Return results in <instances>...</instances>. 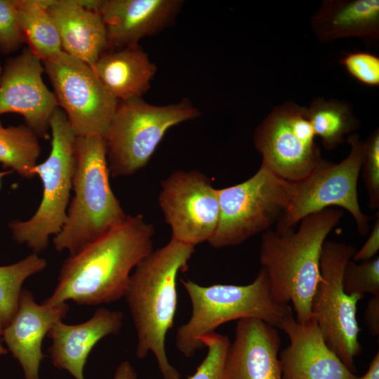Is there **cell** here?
Here are the masks:
<instances>
[{
	"label": "cell",
	"instance_id": "d4e9b609",
	"mask_svg": "<svg viewBox=\"0 0 379 379\" xmlns=\"http://www.w3.org/2000/svg\"><path fill=\"white\" fill-rule=\"evenodd\" d=\"M41 150L39 137L27 126L5 127L0 119V163L4 168L23 178H32Z\"/></svg>",
	"mask_w": 379,
	"mask_h": 379
},
{
	"label": "cell",
	"instance_id": "4dcf8cb0",
	"mask_svg": "<svg viewBox=\"0 0 379 379\" xmlns=\"http://www.w3.org/2000/svg\"><path fill=\"white\" fill-rule=\"evenodd\" d=\"M340 64L359 82L371 87L379 86V58L371 53L357 51L345 53Z\"/></svg>",
	"mask_w": 379,
	"mask_h": 379
},
{
	"label": "cell",
	"instance_id": "d6986e66",
	"mask_svg": "<svg viewBox=\"0 0 379 379\" xmlns=\"http://www.w3.org/2000/svg\"><path fill=\"white\" fill-rule=\"evenodd\" d=\"M123 319L121 312L100 307L81 324L56 322L47 334L52 340L48 352L53 366L75 379H84V368L91 350L103 338L119 333Z\"/></svg>",
	"mask_w": 379,
	"mask_h": 379
},
{
	"label": "cell",
	"instance_id": "3957f363",
	"mask_svg": "<svg viewBox=\"0 0 379 379\" xmlns=\"http://www.w3.org/2000/svg\"><path fill=\"white\" fill-rule=\"evenodd\" d=\"M343 214L340 209L327 208L303 218L298 230L281 233L268 230L262 234L259 258L272 296L279 305L291 302L299 323L312 318L311 302L321 279L322 246Z\"/></svg>",
	"mask_w": 379,
	"mask_h": 379
},
{
	"label": "cell",
	"instance_id": "74e56055",
	"mask_svg": "<svg viewBox=\"0 0 379 379\" xmlns=\"http://www.w3.org/2000/svg\"><path fill=\"white\" fill-rule=\"evenodd\" d=\"M2 72H3V68L0 66V80H1V74H2Z\"/></svg>",
	"mask_w": 379,
	"mask_h": 379
},
{
	"label": "cell",
	"instance_id": "6da1fadb",
	"mask_svg": "<svg viewBox=\"0 0 379 379\" xmlns=\"http://www.w3.org/2000/svg\"><path fill=\"white\" fill-rule=\"evenodd\" d=\"M153 225L140 214L126 215L118 225L69 255L52 295L43 303L72 300L99 305L124 296L131 270L153 251Z\"/></svg>",
	"mask_w": 379,
	"mask_h": 379
},
{
	"label": "cell",
	"instance_id": "ac0fdd59",
	"mask_svg": "<svg viewBox=\"0 0 379 379\" xmlns=\"http://www.w3.org/2000/svg\"><path fill=\"white\" fill-rule=\"evenodd\" d=\"M275 327L255 318L237 321L225 366V379H282Z\"/></svg>",
	"mask_w": 379,
	"mask_h": 379
},
{
	"label": "cell",
	"instance_id": "5bb4252c",
	"mask_svg": "<svg viewBox=\"0 0 379 379\" xmlns=\"http://www.w3.org/2000/svg\"><path fill=\"white\" fill-rule=\"evenodd\" d=\"M41 60L25 47L7 60L0 80V116L16 113L39 138H49L50 119L58 107L53 92L44 82Z\"/></svg>",
	"mask_w": 379,
	"mask_h": 379
},
{
	"label": "cell",
	"instance_id": "603a6c76",
	"mask_svg": "<svg viewBox=\"0 0 379 379\" xmlns=\"http://www.w3.org/2000/svg\"><path fill=\"white\" fill-rule=\"evenodd\" d=\"M52 1L17 0L25 43L41 61L62 51L59 34L47 10Z\"/></svg>",
	"mask_w": 379,
	"mask_h": 379
},
{
	"label": "cell",
	"instance_id": "484cf974",
	"mask_svg": "<svg viewBox=\"0 0 379 379\" xmlns=\"http://www.w3.org/2000/svg\"><path fill=\"white\" fill-rule=\"evenodd\" d=\"M46 266V260L34 253L15 263L0 266V324L3 328L17 311L24 281Z\"/></svg>",
	"mask_w": 379,
	"mask_h": 379
},
{
	"label": "cell",
	"instance_id": "30bf717a",
	"mask_svg": "<svg viewBox=\"0 0 379 379\" xmlns=\"http://www.w3.org/2000/svg\"><path fill=\"white\" fill-rule=\"evenodd\" d=\"M347 141L350 151L345 159L338 164L322 159L307 176L296 182L295 194L275 224V232L294 229L305 216L335 206L352 215L360 235L369 233L370 218L361 211L357 193L364 142L357 133L350 135Z\"/></svg>",
	"mask_w": 379,
	"mask_h": 379
},
{
	"label": "cell",
	"instance_id": "2e32d148",
	"mask_svg": "<svg viewBox=\"0 0 379 379\" xmlns=\"http://www.w3.org/2000/svg\"><path fill=\"white\" fill-rule=\"evenodd\" d=\"M69 307L67 302L53 305L37 304L33 293L22 289L17 311L3 328V339L16 359L25 379H40L39 367L45 355L41 350L44 338L51 327L62 321Z\"/></svg>",
	"mask_w": 379,
	"mask_h": 379
},
{
	"label": "cell",
	"instance_id": "5b68a950",
	"mask_svg": "<svg viewBox=\"0 0 379 379\" xmlns=\"http://www.w3.org/2000/svg\"><path fill=\"white\" fill-rule=\"evenodd\" d=\"M192 306L189 321L177 331L175 345L187 358L204 347L201 339L228 321L255 318L279 328L283 317L293 309L277 303L271 293L266 270L262 267L247 285L214 284L203 286L180 279Z\"/></svg>",
	"mask_w": 379,
	"mask_h": 379
},
{
	"label": "cell",
	"instance_id": "f1b7e54d",
	"mask_svg": "<svg viewBox=\"0 0 379 379\" xmlns=\"http://www.w3.org/2000/svg\"><path fill=\"white\" fill-rule=\"evenodd\" d=\"M361 170L371 208L379 207V131H373L364 142Z\"/></svg>",
	"mask_w": 379,
	"mask_h": 379
},
{
	"label": "cell",
	"instance_id": "e575fe53",
	"mask_svg": "<svg viewBox=\"0 0 379 379\" xmlns=\"http://www.w3.org/2000/svg\"><path fill=\"white\" fill-rule=\"evenodd\" d=\"M359 379H379V352H377L369 364L366 373Z\"/></svg>",
	"mask_w": 379,
	"mask_h": 379
},
{
	"label": "cell",
	"instance_id": "ffe728a7",
	"mask_svg": "<svg viewBox=\"0 0 379 379\" xmlns=\"http://www.w3.org/2000/svg\"><path fill=\"white\" fill-rule=\"evenodd\" d=\"M47 10L59 34L62 51L93 68L107 50L99 11L82 6L79 0H53Z\"/></svg>",
	"mask_w": 379,
	"mask_h": 379
},
{
	"label": "cell",
	"instance_id": "d590c367",
	"mask_svg": "<svg viewBox=\"0 0 379 379\" xmlns=\"http://www.w3.org/2000/svg\"><path fill=\"white\" fill-rule=\"evenodd\" d=\"M2 331H3V327L0 324V355L6 354L8 352L7 350L3 347L1 342V336L2 335Z\"/></svg>",
	"mask_w": 379,
	"mask_h": 379
},
{
	"label": "cell",
	"instance_id": "8fae6325",
	"mask_svg": "<svg viewBox=\"0 0 379 379\" xmlns=\"http://www.w3.org/2000/svg\"><path fill=\"white\" fill-rule=\"evenodd\" d=\"M58 105L77 137L105 138L118 100L86 63L60 51L42 61Z\"/></svg>",
	"mask_w": 379,
	"mask_h": 379
},
{
	"label": "cell",
	"instance_id": "8992f818",
	"mask_svg": "<svg viewBox=\"0 0 379 379\" xmlns=\"http://www.w3.org/2000/svg\"><path fill=\"white\" fill-rule=\"evenodd\" d=\"M50 154L33 168L43 185L39 207L29 219L8 223L13 239L36 254L47 248L50 238L60 232L65 222L77 164V136L59 107L50 119Z\"/></svg>",
	"mask_w": 379,
	"mask_h": 379
},
{
	"label": "cell",
	"instance_id": "4316f807",
	"mask_svg": "<svg viewBox=\"0 0 379 379\" xmlns=\"http://www.w3.org/2000/svg\"><path fill=\"white\" fill-rule=\"evenodd\" d=\"M342 283L344 291L349 295L379 296L378 255L360 264L350 260L344 269Z\"/></svg>",
	"mask_w": 379,
	"mask_h": 379
},
{
	"label": "cell",
	"instance_id": "cb8c5ba5",
	"mask_svg": "<svg viewBox=\"0 0 379 379\" xmlns=\"http://www.w3.org/2000/svg\"><path fill=\"white\" fill-rule=\"evenodd\" d=\"M307 114L315 135L320 137L328 150H333L342 144L360 124L351 106L337 100L314 98L307 107Z\"/></svg>",
	"mask_w": 379,
	"mask_h": 379
},
{
	"label": "cell",
	"instance_id": "7c38bea8",
	"mask_svg": "<svg viewBox=\"0 0 379 379\" xmlns=\"http://www.w3.org/2000/svg\"><path fill=\"white\" fill-rule=\"evenodd\" d=\"M307 107L286 102L271 110L257 126L254 145L276 175L293 182L307 176L322 159Z\"/></svg>",
	"mask_w": 379,
	"mask_h": 379
},
{
	"label": "cell",
	"instance_id": "e0dca14e",
	"mask_svg": "<svg viewBox=\"0 0 379 379\" xmlns=\"http://www.w3.org/2000/svg\"><path fill=\"white\" fill-rule=\"evenodd\" d=\"M180 0H102L99 8L107 34V50L139 44L170 25Z\"/></svg>",
	"mask_w": 379,
	"mask_h": 379
},
{
	"label": "cell",
	"instance_id": "7a4b0ae2",
	"mask_svg": "<svg viewBox=\"0 0 379 379\" xmlns=\"http://www.w3.org/2000/svg\"><path fill=\"white\" fill-rule=\"evenodd\" d=\"M194 252V246L171 239L136 265L124 296L137 333L136 356L153 353L163 379H181L168 359L165 342L177 308V277Z\"/></svg>",
	"mask_w": 379,
	"mask_h": 379
},
{
	"label": "cell",
	"instance_id": "9c48e42d",
	"mask_svg": "<svg viewBox=\"0 0 379 379\" xmlns=\"http://www.w3.org/2000/svg\"><path fill=\"white\" fill-rule=\"evenodd\" d=\"M355 248L344 242L326 240L320 257L321 279L311 302L312 317L320 328L325 343L352 372L354 359L362 350L359 341L357 304L363 298L349 295L343 287V274Z\"/></svg>",
	"mask_w": 379,
	"mask_h": 379
},
{
	"label": "cell",
	"instance_id": "83f0119b",
	"mask_svg": "<svg viewBox=\"0 0 379 379\" xmlns=\"http://www.w3.org/2000/svg\"><path fill=\"white\" fill-rule=\"evenodd\" d=\"M207 353L195 373L187 379H225V366L231 344L227 335L215 332L201 338Z\"/></svg>",
	"mask_w": 379,
	"mask_h": 379
},
{
	"label": "cell",
	"instance_id": "277c9868",
	"mask_svg": "<svg viewBox=\"0 0 379 379\" xmlns=\"http://www.w3.org/2000/svg\"><path fill=\"white\" fill-rule=\"evenodd\" d=\"M77 164L65 222L53 244L73 255L126 217L109 182L106 144L99 135L77 137Z\"/></svg>",
	"mask_w": 379,
	"mask_h": 379
},
{
	"label": "cell",
	"instance_id": "f546056e",
	"mask_svg": "<svg viewBox=\"0 0 379 379\" xmlns=\"http://www.w3.org/2000/svg\"><path fill=\"white\" fill-rule=\"evenodd\" d=\"M24 43L17 0H0V52L4 55L15 52Z\"/></svg>",
	"mask_w": 379,
	"mask_h": 379
},
{
	"label": "cell",
	"instance_id": "52a82bcc",
	"mask_svg": "<svg viewBox=\"0 0 379 379\" xmlns=\"http://www.w3.org/2000/svg\"><path fill=\"white\" fill-rule=\"evenodd\" d=\"M199 114L186 98L167 105L142 98L119 100L104 138L109 174L128 176L145 167L170 128Z\"/></svg>",
	"mask_w": 379,
	"mask_h": 379
},
{
	"label": "cell",
	"instance_id": "8d00e7d4",
	"mask_svg": "<svg viewBox=\"0 0 379 379\" xmlns=\"http://www.w3.org/2000/svg\"><path fill=\"white\" fill-rule=\"evenodd\" d=\"M11 173H13V171H10V170L4 171H0V189H1V180H2V179L5 176L11 174Z\"/></svg>",
	"mask_w": 379,
	"mask_h": 379
},
{
	"label": "cell",
	"instance_id": "44dd1931",
	"mask_svg": "<svg viewBox=\"0 0 379 379\" xmlns=\"http://www.w3.org/2000/svg\"><path fill=\"white\" fill-rule=\"evenodd\" d=\"M311 27L325 43L347 37L378 41L379 1H324L311 19Z\"/></svg>",
	"mask_w": 379,
	"mask_h": 379
},
{
	"label": "cell",
	"instance_id": "d6a6232c",
	"mask_svg": "<svg viewBox=\"0 0 379 379\" xmlns=\"http://www.w3.org/2000/svg\"><path fill=\"white\" fill-rule=\"evenodd\" d=\"M364 322L373 336L379 335V296H373L364 312Z\"/></svg>",
	"mask_w": 379,
	"mask_h": 379
},
{
	"label": "cell",
	"instance_id": "836d02e7",
	"mask_svg": "<svg viewBox=\"0 0 379 379\" xmlns=\"http://www.w3.org/2000/svg\"><path fill=\"white\" fill-rule=\"evenodd\" d=\"M113 379H138V375L132 364L124 361L117 367Z\"/></svg>",
	"mask_w": 379,
	"mask_h": 379
},
{
	"label": "cell",
	"instance_id": "4fadbf2b",
	"mask_svg": "<svg viewBox=\"0 0 379 379\" xmlns=\"http://www.w3.org/2000/svg\"><path fill=\"white\" fill-rule=\"evenodd\" d=\"M159 206L171 239L195 246L208 241L219 220L218 189L197 171H177L161 182Z\"/></svg>",
	"mask_w": 379,
	"mask_h": 379
},
{
	"label": "cell",
	"instance_id": "7402d4cb",
	"mask_svg": "<svg viewBox=\"0 0 379 379\" xmlns=\"http://www.w3.org/2000/svg\"><path fill=\"white\" fill-rule=\"evenodd\" d=\"M93 69L108 93L119 101L142 98L150 88L157 67L137 44L107 50Z\"/></svg>",
	"mask_w": 379,
	"mask_h": 379
},
{
	"label": "cell",
	"instance_id": "ba28073f",
	"mask_svg": "<svg viewBox=\"0 0 379 379\" xmlns=\"http://www.w3.org/2000/svg\"><path fill=\"white\" fill-rule=\"evenodd\" d=\"M295 190L296 182L280 178L263 162L246 181L218 189L219 220L209 244L237 246L270 230L290 206Z\"/></svg>",
	"mask_w": 379,
	"mask_h": 379
},
{
	"label": "cell",
	"instance_id": "1f68e13d",
	"mask_svg": "<svg viewBox=\"0 0 379 379\" xmlns=\"http://www.w3.org/2000/svg\"><path fill=\"white\" fill-rule=\"evenodd\" d=\"M379 250V215L377 216L368 237L362 247L355 251L352 258L354 262H361L370 260L376 256Z\"/></svg>",
	"mask_w": 379,
	"mask_h": 379
},
{
	"label": "cell",
	"instance_id": "9a60e30c",
	"mask_svg": "<svg viewBox=\"0 0 379 379\" xmlns=\"http://www.w3.org/2000/svg\"><path fill=\"white\" fill-rule=\"evenodd\" d=\"M279 328L290 340L279 355L282 379H359L328 347L313 317L299 323L292 310Z\"/></svg>",
	"mask_w": 379,
	"mask_h": 379
}]
</instances>
